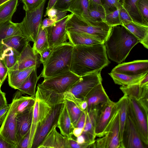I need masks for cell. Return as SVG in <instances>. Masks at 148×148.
I'll use <instances>...</instances> for the list:
<instances>
[{"mask_svg":"<svg viewBox=\"0 0 148 148\" xmlns=\"http://www.w3.org/2000/svg\"><path fill=\"white\" fill-rule=\"evenodd\" d=\"M0 148H16L15 145L12 144L0 136Z\"/></svg>","mask_w":148,"mask_h":148,"instance_id":"11a10c76","label":"cell"},{"mask_svg":"<svg viewBox=\"0 0 148 148\" xmlns=\"http://www.w3.org/2000/svg\"><path fill=\"white\" fill-rule=\"evenodd\" d=\"M85 99L87 102L86 110L88 112L94 109L99 108L110 100L102 83L95 86L88 93Z\"/></svg>","mask_w":148,"mask_h":148,"instance_id":"ac0fdd59","label":"cell"},{"mask_svg":"<svg viewBox=\"0 0 148 148\" xmlns=\"http://www.w3.org/2000/svg\"><path fill=\"white\" fill-rule=\"evenodd\" d=\"M74 46L69 42L52 49L40 75L45 78L70 71Z\"/></svg>","mask_w":148,"mask_h":148,"instance_id":"3957f363","label":"cell"},{"mask_svg":"<svg viewBox=\"0 0 148 148\" xmlns=\"http://www.w3.org/2000/svg\"><path fill=\"white\" fill-rule=\"evenodd\" d=\"M128 97V113L143 141L148 146V114L146 113L135 99Z\"/></svg>","mask_w":148,"mask_h":148,"instance_id":"9c48e42d","label":"cell"},{"mask_svg":"<svg viewBox=\"0 0 148 148\" xmlns=\"http://www.w3.org/2000/svg\"><path fill=\"white\" fill-rule=\"evenodd\" d=\"M56 127L59 129L60 134L63 136L69 139L73 137L72 132L75 127L65 103L58 118Z\"/></svg>","mask_w":148,"mask_h":148,"instance_id":"603a6c76","label":"cell"},{"mask_svg":"<svg viewBox=\"0 0 148 148\" xmlns=\"http://www.w3.org/2000/svg\"><path fill=\"white\" fill-rule=\"evenodd\" d=\"M112 28L104 22L93 19L87 20L73 13L68 20L66 26V31L88 35L103 44Z\"/></svg>","mask_w":148,"mask_h":148,"instance_id":"277c9868","label":"cell"},{"mask_svg":"<svg viewBox=\"0 0 148 148\" xmlns=\"http://www.w3.org/2000/svg\"><path fill=\"white\" fill-rule=\"evenodd\" d=\"M111 72L132 75L148 73V60H136L119 64L112 70Z\"/></svg>","mask_w":148,"mask_h":148,"instance_id":"e0dca14e","label":"cell"},{"mask_svg":"<svg viewBox=\"0 0 148 148\" xmlns=\"http://www.w3.org/2000/svg\"><path fill=\"white\" fill-rule=\"evenodd\" d=\"M9 0H0V5Z\"/></svg>","mask_w":148,"mask_h":148,"instance_id":"03108f58","label":"cell"},{"mask_svg":"<svg viewBox=\"0 0 148 148\" xmlns=\"http://www.w3.org/2000/svg\"><path fill=\"white\" fill-rule=\"evenodd\" d=\"M44 0H22L25 11H30L38 7Z\"/></svg>","mask_w":148,"mask_h":148,"instance_id":"ee69618b","label":"cell"},{"mask_svg":"<svg viewBox=\"0 0 148 148\" xmlns=\"http://www.w3.org/2000/svg\"><path fill=\"white\" fill-rule=\"evenodd\" d=\"M119 16L122 25L133 21L127 12L123 7L119 10Z\"/></svg>","mask_w":148,"mask_h":148,"instance_id":"f6af8a7d","label":"cell"},{"mask_svg":"<svg viewBox=\"0 0 148 148\" xmlns=\"http://www.w3.org/2000/svg\"><path fill=\"white\" fill-rule=\"evenodd\" d=\"M76 142L79 144H82L86 142L84 136L82 134L76 137Z\"/></svg>","mask_w":148,"mask_h":148,"instance_id":"6125c7cd","label":"cell"},{"mask_svg":"<svg viewBox=\"0 0 148 148\" xmlns=\"http://www.w3.org/2000/svg\"><path fill=\"white\" fill-rule=\"evenodd\" d=\"M65 103L69 112L72 123L75 127L79 117L83 112L73 102L65 99Z\"/></svg>","mask_w":148,"mask_h":148,"instance_id":"ab89813d","label":"cell"},{"mask_svg":"<svg viewBox=\"0 0 148 148\" xmlns=\"http://www.w3.org/2000/svg\"><path fill=\"white\" fill-rule=\"evenodd\" d=\"M88 14L90 17L94 20L105 22L106 12L102 5L97 4L89 1Z\"/></svg>","mask_w":148,"mask_h":148,"instance_id":"74e56055","label":"cell"},{"mask_svg":"<svg viewBox=\"0 0 148 148\" xmlns=\"http://www.w3.org/2000/svg\"><path fill=\"white\" fill-rule=\"evenodd\" d=\"M103 43L74 46L70 71L81 77L101 71L109 64Z\"/></svg>","mask_w":148,"mask_h":148,"instance_id":"6da1fadb","label":"cell"},{"mask_svg":"<svg viewBox=\"0 0 148 148\" xmlns=\"http://www.w3.org/2000/svg\"><path fill=\"white\" fill-rule=\"evenodd\" d=\"M21 94L19 90L14 94L5 120L0 128V136L9 143L15 145L17 142L16 135V118L18 99Z\"/></svg>","mask_w":148,"mask_h":148,"instance_id":"ba28073f","label":"cell"},{"mask_svg":"<svg viewBox=\"0 0 148 148\" xmlns=\"http://www.w3.org/2000/svg\"><path fill=\"white\" fill-rule=\"evenodd\" d=\"M35 68V66H33L21 70H9L8 75L9 85L14 89H18Z\"/></svg>","mask_w":148,"mask_h":148,"instance_id":"cb8c5ba5","label":"cell"},{"mask_svg":"<svg viewBox=\"0 0 148 148\" xmlns=\"http://www.w3.org/2000/svg\"><path fill=\"white\" fill-rule=\"evenodd\" d=\"M139 40L122 25L112 27L104 43L107 54L112 60L120 64L124 61L132 48Z\"/></svg>","mask_w":148,"mask_h":148,"instance_id":"7a4b0ae2","label":"cell"},{"mask_svg":"<svg viewBox=\"0 0 148 148\" xmlns=\"http://www.w3.org/2000/svg\"><path fill=\"white\" fill-rule=\"evenodd\" d=\"M35 97L52 108L58 104L64 103L65 101L63 94L56 92L45 88L39 84L37 86Z\"/></svg>","mask_w":148,"mask_h":148,"instance_id":"ffe728a7","label":"cell"},{"mask_svg":"<svg viewBox=\"0 0 148 148\" xmlns=\"http://www.w3.org/2000/svg\"><path fill=\"white\" fill-rule=\"evenodd\" d=\"M139 85L140 86H143L148 84V74L145 75L140 80L139 82Z\"/></svg>","mask_w":148,"mask_h":148,"instance_id":"94428289","label":"cell"},{"mask_svg":"<svg viewBox=\"0 0 148 148\" xmlns=\"http://www.w3.org/2000/svg\"><path fill=\"white\" fill-rule=\"evenodd\" d=\"M121 148H147L128 113L121 140Z\"/></svg>","mask_w":148,"mask_h":148,"instance_id":"7c38bea8","label":"cell"},{"mask_svg":"<svg viewBox=\"0 0 148 148\" xmlns=\"http://www.w3.org/2000/svg\"><path fill=\"white\" fill-rule=\"evenodd\" d=\"M9 109V105L0 108V125H1L5 120Z\"/></svg>","mask_w":148,"mask_h":148,"instance_id":"816d5d0a","label":"cell"},{"mask_svg":"<svg viewBox=\"0 0 148 148\" xmlns=\"http://www.w3.org/2000/svg\"><path fill=\"white\" fill-rule=\"evenodd\" d=\"M32 47L34 52L40 55L48 47L46 28L43 29L41 25Z\"/></svg>","mask_w":148,"mask_h":148,"instance_id":"d590c367","label":"cell"},{"mask_svg":"<svg viewBox=\"0 0 148 148\" xmlns=\"http://www.w3.org/2000/svg\"><path fill=\"white\" fill-rule=\"evenodd\" d=\"M99 5H101V0H88Z\"/></svg>","mask_w":148,"mask_h":148,"instance_id":"be15d7a7","label":"cell"},{"mask_svg":"<svg viewBox=\"0 0 148 148\" xmlns=\"http://www.w3.org/2000/svg\"><path fill=\"white\" fill-rule=\"evenodd\" d=\"M147 73L132 75L111 72L109 74L115 84L124 86L139 83L140 80Z\"/></svg>","mask_w":148,"mask_h":148,"instance_id":"83f0119b","label":"cell"},{"mask_svg":"<svg viewBox=\"0 0 148 148\" xmlns=\"http://www.w3.org/2000/svg\"><path fill=\"white\" fill-rule=\"evenodd\" d=\"M137 0H123V7L127 12L134 22L143 25L136 6Z\"/></svg>","mask_w":148,"mask_h":148,"instance_id":"8d00e7d4","label":"cell"},{"mask_svg":"<svg viewBox=\"0 0 148 148\" xmlns=\"http://www.w3.org/2000/svg\"><path fill=\"white\" fill-rule=\"evenodd\" d=\"M86 110L82 113L77 121L75 127L84 128L86 120Z\"/></svg>","mask_w":148,"mask_h":148,"instance_id":"f907efd6","label":"cell"},{"mask_svg":"<svg viewBox=\"0 0 148 148\" xmlns=\"http://www.w3.org/2000/svg\"><path fill=\"white\" fill-rule=\"evenodd\" d=\"M136 6L143 25L148 26V0H137Z\"/></svg>","mask_w":148,"mask_h":148,"instance_id":"60d3db41","label":"cell"},{"mask_svg":"<svg viewBox=\"0 0 148 148\" xmlns=\"http://www.w3.org/2000/svg\"><path fill=\"white\" fill-rule=\"evenodd\" d=\"M22 35L18 23L8 20L0 23V40L12 36Z\"/></svg>","mask_w":148,"mask_h":148,"instance_id":"f546056e","label":"cell"},{"mask_svg":"<svg viewBox=\"0 0 148 148\" xmlns=\"http://www.w3.org/2000/svg\"><path fill=\"white\" fill-rule=\"evenodd\" d=\"M30 134V130L23 137L18 144L17 148H28Z\"/></svg>","mask_w":148,"mask_h":148,"instance_id":"c3c4849f","label":"cell"},{"mask_svg":"<svg viewBox=\"0 0 148 148\" xmlns=\"http://www.w3.org/2000/svg\"><path fill=\"white\" fill-rule=\"evenodd\" d=\"M101 1L106 14L122 7L123 0H101Z\"/></svg>","mask_w":148,"mask_h":148,"instance_id":"b9f144b4","label":"cell"},{"mask_svg":"<svg viewBox=\"0 0 148 148\" xmlns=\"http://www.w3.org/2000/svg\"><path fill=\"white\" fill-rule=\"evenodd\" d=\"M72 14L71 13L67 15L53 25L46 28L48 48L52 50L67 42L66 24Z\"/></svg>","mask_w":148,"mask_h":148,"instance_id":"4fadbf2b","label":"cell"},{"mask_svg":"<svg viewBox=\"0 0 148 148\" xmlns=\"http://www.w3.org/2000/svg\"><path fill=\"white\" fill-rule=\"evenodd\" d=\"M1 42L6 46L13 48L20 54L27 43L29 42L23 35L3 39Z\"/></svg>","mask_w":148,"mask_h":148,"instance_id":"e575fe53","label":"cell"},{"mask_svg":"<svg viewBox=\"0 0 148 148\" xmlns=\"http://www.w3.org/2000/svg\"><path fill=\"white\" fill-rule=\"evenodd\" d=\"M66 34L69 42L74 46L91 45L103 43L92 37L86 34L67 31H66Z\"/></svg>","mask_w":148,"mask_h":148,"instance_id":"484cf974","label":"cell"},{"mask_svg":"<svg viewBox=\"0 0 148 148\" xmlns=\"http://www.w3.org/2000/svg\"><path fill=\"white\" fill-rule=\"evenodd\" d=\"M119 10L106 14L105 22L109 26L112 27L122 25L119 16Z\"/></svg>","mask_w":148,"mask_h":148,"instance_id":"7bdbcfd3","label":"cell"},{"mask_svg":"<svg viewBox=\"0 0 148 148\" xmlns=\"http://www.w3.org/2000/svg\"><path fill=\"white\" fill-rule=\"evenodd\" d=\"M54 126L38 148H71L69 139L63 136Z\"/></svg>","mask_w":148,"mask_h":148,"instance_id":"d6986e66","label":"cell"},{"mask_svg":"<svg viewBox=\"0 0 148 148\" xmlns=\"http://www.w3.org/2000/svg\"><path fill=\"white\" fill-rule=\"evenodd\" d=\"M72 1V0H58L54 8L58 10L67 11Z\"/></svg>","mask_w":148,"mask_h":148,"instance_id":"bcb514c9","label":"cell"},{"mask_svg":"<svg viewBox=\"0 0 148 148\" xmlns=\"http://www.w3.org/2000/svg\"><path fill=\"white\" fill-rule=\"evenodd\" d=\"M20 53L13 48L5 45L0 54V59L9 70L15 64Z\"/></svg>","mask_w":148,"mask_h":148,"instance_id":"836d02e7","label":"cell"},{"mask_svg":"<svg viewBox=\"0 0 148 148\" xmlns=\"http://www.w3.org/2000/svg\"><path fill=\"white\" fill-rule=\"evenodd\" d=\"M8 105L5 93L0 89V108Z\"/></svg>","mask_w":148,"mask_h":148,"instance_id":"9f6ffc18","label":"cell"},{"mask_svg":"<svg viewBox=\"0 0 148 148\" xmlns=\"http://www.w3.org/2000/svg\"><path fill=\"white\" fill-rule=\"evenodd\" d=\"M8 71L3 61L0 59V82L2 85L7 77Z\"/></svg>","mask_w":148,"mask_h":148,"instance_id":"7dc6e473","label":"cell"},{"mask_svg":"<svg viewBox=\"0 0 148 148\" xmlns=\"http://www.w3.org/2000/svg\"><path fill=\"white\" fill-rule=\"evenodd\" d=\"M71 71L44 79L39 84L43 87L56 92L64 94L81 78Z\"/></svg>","mask_w":148,"mask_h":148,"instance_id":"30bf717a","label":"cell"},{"mask_svg":"<svg viewBox=\"0 0 148 148\" xmlns=\"http://www.w3.org/2000/svg\"><path fill=\"white\" fill-rule=\"evenodd\" d=\"M36 69L32 72L27 79L17 90L23 94H27L30 96L35 97L36 88L37 82L40 78L37 75Z\"/></svg>","mask_w":148,"mask_h":148,"instance_id":"4dcf8cb0","label":"cell"},{"mask_svg":"<svg viewBox=\"0 0 148 148\" xmlns=\"http://www.w3.org/2000/svg\"><path fill=\"white\" fill-rule=\"evenodd\" d=\"M83 131V128L75 127L73 130L72 134L73 136L77 137L82 134Z\"/></svg>","mask_w":148,"mask_h":148,"instance_id":"680465c9","label":"cell"},{"mask_svg":"<svg viewBox=\"0 0 148 148\" xmlns=\"http://www.w3.org/2000/svg\"><path fill=\"white\" fill-rule=\"evenodd\" d=\"M98 109L88 112L86 110V120L82 134L85 137L86 142L91 145V148L95 140V129Z\"/></svg>","mask_w":148,"mask_h":148,"instance_id":"7402d4cb","label":"cell"},{"mask_svg":"<svg viewBox=\"0 0 148 148\" xmlns=\"http://www.w3.org/2000/svg\"><path fill=\"white\" fill-rule=\"evenodd\" d=\"M2 85L1 84L0 82V89H1V86H2Z\"/></svg>","mask_w":148,"mask_h":148,"instance_id":"003e7915","label":"cell"},{"mask_svg":"<svg viewBox=\"0 0 148 148\" xmlns=\"http://www.w3.org/2000/svg\"><path fill=\"white\" fill-rule=\"evenodd\" d=\"M82 111H85L87 107V102L86 99L80 101L76 105Z\"/></svg>","mask_w":148,"mask_h":148,"instance_id":"6f0895ef","label":"cell"},{"mask_svg":"<svg viewBox=\"0 0 148 148\" xmlns=\"http://www.w3.org/2000/svg\"><path fill=\"white\" fill-rule=\"evenodd\" d=\"M120 88L124 95L133 98L137 101L148 95V84L143 86H140L139 83L128 86H122Z\"/></svg>","mask_w":148,"mask_h":148,"instance_id":"4316f807","label":"cell"},{"mask_svg":"<svg viewBox=\"0 0 148 148\" xmlns=\"http://www.w3.org/2000/svg\"><path fill=\"white\" fill-rule=\"evenodd\" d=\"M56 22L53 19L49 18H46L42 21L41 26L43 29L49 27L53 25Z\"/></svg>","mask_w":148,"mask_h":148,"instance_id":"f5cc1de1","label":"cell"},{"mask_svg":"<svg viewBox=\"0 0 148 148\" xmlns=\"http://www.w3.org/2000/svg\"><path fill=\"white\" fill-rule=\"evenodd\" d=\"M64 103L58 104L52 108L47 117L38 125L34 138L31 148H38L52 128L57 125Z\"/></svg>","mask_w":148,"mask_h":148,"instance_id":"8fae6325","label":"cell"},{"mask_svg":"<svg viewBox=\"0 0 148 148\" xmlns=\"http://www.w3.org/2000/svg\"><path fill=\"white\" fill-rule=\"evenodd\" d=\"M116 110V102L111 100L98 109L95 129L96 136H103L106 127Z\"/></svg>","mask_w":148,"mask_h":148,"instance_id":"5bb4252c","label":"cell"},{"mask_svg":"<svg viewBox=\"0 0 148 148\" xmlns=\"http://www.w3.org/2000/svg\"><path fill=\"white\" fill-rule=\"evenodd\" d=\"M34 107V106L25 112L16 115V135L17 144L23 137L30 130Z\"/></svg>","mask_w":148,"mask_h":148,"instance_id":"44dd1931","label":"cell"},{"mask_svg":"<svg viewBox=\"0 0 148 148\" xmlns=\"http://www.w3.org/2000/svg\"><path fill=\"white\" fill-rule=\"evenodd\" d=\"M18 0H9L0 5V23L12 21L16 10Z\"/></svg>","mask_w":148,"mask_h":148,"instance_id":"d6a6232c","label":"cell"},{"mask_svg":"<svg viewBox=\"0 0 148 148\" xmlns=\"http://www.w3.org/2000/svg\"><path fill=\"white\" fill-rule=\"evenodd\" d=\"M121 143L119 114L117 108L104 131L103 136L95 140L94 148H121Z\"/></svg>","mask_w":148,"mask_h":148,"instance_id":"52a82bcc","label":"cell"},{"mask_svg":"<svg viewBox=\"0 0 148 148\" xmlns=\"http://www.w3.org/2000/svg\"><path fill=\"white\" fill-rule=\"evenodd\" d=\"M128 103V97L125 95L116 102V107L119 114L121 141L127 115Z\"/></svg>","mask_w":148,"mask_h":148,"instance_id":"1f68e13d","label":"cell"},{"mask_svg":"<svg viewBox=\"0 0 148 148\" xmlns=\"http://www.w3.org/2000/svg\"><path fill=\"white\" fill-rule=\"evenodd\" d=\"M88 0H72L67 10L82 18L87 20L92 19L88 14Z\"/></svg>","mask_w":148,"mask_h":148,"instance_id":"f1b7e54d","label":"cell"},{"mask_svg":"<svg viewBox=\"0 0 148 148\" xmlns=\"http://www.w3.org/2000/svg\"><path fill=\"white\" fill-rule=\"evenodd\" d=\"M134 35L146 48H148V26L132 21L122 25Z\"/></svg>","mask_w":148,"mask_h":148,"instance_id":"d4e9b609","label":"cell"},{"mask_svg":"<svg viewBox=\"0 0 148 148\" xmlns=\"http://www.w3.org/2000/svg\"><path fill=\"white\" fill-rule=\"evenodd\" d=\"M22 95L21 94L18 99L16 115L29 110L34 106L35 103V97L22 96Z\"/></svg>","mask_w":148,"mask_h":148,"instance_id":"f35d334b","label":"cell"},{"mask_svg":"<svg viewBox=\"0 0 148 148\" xmlns=\"http://www.w3.org/2000/svg\"><path fill=\"white\" fill-rule=\"evenodd\" d=\"M52 108L49 106L43 101L36 98L30 129L28 148H31L35 134L38 125L47 117L51 111Z\"/></svg>","mask_w":148,"mask_h":148,"instance_id":"2e32d148","label":"cell"},{"mask_svg":"<svg viewBox=\"0 0 148 148\" xmlns=\"http://www.w3.org/2000/svg\"><path fill=\"white\" fill-rule=\"evenodd\" d=\"M69 142L71 148H86L91 147V145L87 142L82 144L78 143L73 137L69 139Z\"/></svg>","mask_w":148,"mask_h":148,"instance_id":"681fc988","label":"cell"},{"mask_svg":"<svg viewBox=\"0 0 148 148\" xmlns=\"http://www.w3.org/2000/svg\"><path fill=\"white\" fill-rule=\"evenodd\" d=\"M5 45L3 44L1 41L0 40V54L3 49Z\"/></svg>","mask_w":148,"mask_h":148,"instance_id":"e7e4bbea","label":"cell"},{"mask_svg":"<svg viewBox=\"0 0 148 148\" xmlns=\"http://www.w3.org/2000/svg\"><path fill=\"white\" fill-rule=\"evenodd\" d=\"M58 0H49L46 8V12L50 9L54 8Z\"/></svg>","mask_w":148,"mask_h":148,"instance_id":"91938a15","label":"cell"},{"mask_svg":"<svg viewBox=\"0 0 148 148\" xmlns=\"http://www.w3.org/2000/svg\"><path fill=\"white\" fill-rule=\"evenodd\" d=\"M47 0H44L36 9L25 11V15L21 22L18 23L22 35L29 42H34L42 21L43 11Z\"/></svg>","mask_w":148,"mask_h":148,"instance_id":"8992f818","label":"cell"},{"mask_svg":"<svg viewBox=\"0 0 148 148\" xmlns=\"http://www.w3.org/2000/svg\"><path fill=\"white\" fill-rule=\"evenodd\" d=\"M101 71L87 74L80 79L64 94L65 99L76 104L85 99L90 92L96 86L101 83Z\"/></svg>","mask_w":148,"mask_h":148,"instance_id":"5b68a950","label":"cell"},{"mask_svg":"<svg viewBox=\"0 0 148 148\" xmlns=\"http://www.w3.org/2000/svg\"><path fill=\"white\" fill-rule=\"evenodd\" d=\"M41 64L40 55L34 52L29 42L19 55L15 64L9 70H21L33 66L37 69Z\"/></svg>","mask_w":148,"mask_h":148,"instance_id":"9a60e30c","label":"cell"},{"mask_svg":"<svg viewBox=\"0 0 148 148\" xmlns=\"http://www.w3.org/2000/svg\"><path fill=\"white\" fill-rule=\"evenodd\" d=\"M52 50L49 48L46 49L40 55L41 63H45Z\"/></svg>","mask_w":148,"mask_h":148,"instance_id":"db71d44e","label":"cell"}]
</instances>
